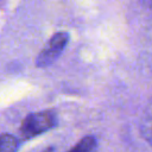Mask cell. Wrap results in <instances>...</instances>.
Wrapping results in <instances>:
<instances>
[{"label":"cell","instance_id":"obj_5","mask_svg":"<svg viewBox=\"0 0 152 152\" xmlns=\"http://www.w3.org/2000/svg\"><path fill=\"white\" fill-rule=\"evenodd\" d=\"M141 133H142L144 138L148 141V144L152 145V109L148 110L142 119Z\"/></svg>","mask_w":152,"mask_h":152},{"label":"cell","instance_id":"obj_2","mask_svg":"<svg viewBox=\"0 0 152 152\" xmlns=\"http://www.w3.org/2000/svg\"><path fill=\"white\" fill-rule=\"evenodd\" d=\"M69 42V33L65 31L56 32L51 36L46 45L42 49L36 59V66L46 68L51 65L63 52Z\"/></svg>","mask_w":152,"mask_h":152},{"label":"cell","instance_id":"obj_1","mask_svg":"<svg viewBox=\"0 0 152 152\" xmlns=\"http://www.w3.org/2000/svg\"><path fill=\"white\" fill-rule=\"evenodd\" d=\"M56 125V114L52 110H40L27 114L20 125V134L25 139L34 138L50 131Z\"/></svg>","mask_w":152,"mask_h":152},{"label":"cell","instance_id":"obj_3","mask_svg":"<svg viewBox=\"0 0 152 152\" xmlns=\"http://www.w3.org/2000/svg\"><path fill=\"white\" fill-rule=\"evenodd\" d=\"M96 146H97L96 138H94L91 135H87V137H83L68 152H95Z\"/></svg>","mask_w":152,"mask_h":152},{"label":"cell","instance_id":"obj_4","mask_svg":"<svg viewBox=\"0 0 152 152\" xmlns=\"http://www.w3.org/2000/svg\"><path fill=\"white\" fill-rule=\"evenodd\" d=\"M1 152H17L18 150V140L14 135L4 133L0 139Z\"/></svg>","mask_w":152,"mask_h":152}]
</instances>
